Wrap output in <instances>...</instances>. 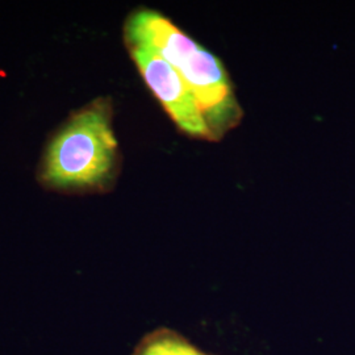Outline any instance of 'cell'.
Wrapping results in <instances>:
<instances>
[{
  "label": "cell",
  "mask_w": 355,
  "mask_h": 355,
  "mask_svg": "<svg viewBox=\"0 0 355 355\" xmlns=\"http://www.w3.org/2000/svg\"><path fill=\"white\" fill-rule=\"evenodd\" d=\"M133 355H208L170 329H158L142 338Z\"/></svg>",
  "instance_id": "277c9868"
},
{
  "label": "cell",
  "mask_w": 355,
  "mask_h": 355,
  "mask_svg": "<svg viewBox=\"0 0 355 355\" xmlns=\"http://www.w3.org/2000/svg\"><path fill=\"white\" fill-rule=\"evenodd\" d=\"M148 87L177 127L191 137L215 141L203 112L187 83L159 54L140 44H127Z\"/></svg>",
  "instance_id": "3957f363"
},
{
  "label": "cell",
  "mask_w": 355,
  "mask_h": 355,
  "mask_svg": "<svg viewBox=\"0 0 355 355\" xmlns=\"http://www.w3.org/2000/svg\"><path fill=\"white\" fill-rule=\"evenodd\" d=\"M125 41L150 48L177 70L192 91L215 141L241 121V107L223 62L162 13L146 8L132 13L125 24Z\"/></svg>",
  "instance_id": "6da1fadb"
},
{
  "label": "cell",
  "mask_w": 355,
  "mask_h": 355,
  "mask_svg": "<svg viewBox=\"0 0 355 355\" xmlns=\"http://www.w3.org/2000/svg\"><path fill=\"white\" fill-rule=\"evenodd\" d=\"M116 165L112 108L108 101L98 99L71 114L53 136L41 180L57 190H92L110 182Z\"/></svg>",
  "instance_id": "7a4b0ae2"
}]
</instances>
